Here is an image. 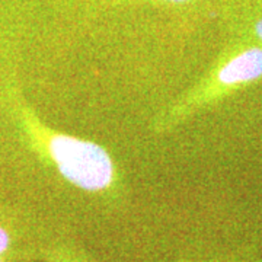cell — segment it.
Masks as SVG:
<instances>
[{"mask_svg":"<svg viewBox=\"0 0 262 262\" xmlns=\"http://www.w3.org/2000/svg\"><path fill=\"white\" fill-rule=\"evenodd\" d=\"M24 122L32 141L70 184L89 192L105 191L113 185L115 166L99 144L50 130L28 113H24Z\"/></svg>","mask_w":262,"mask_h":262,"instance_id":"obj_1","label":"cell"},{"mask_svg":"<svg viewBox=\"0 0 262 262\" xmlns=\"http://www.w3.org/2000/svg\"><path fill=\"white\" fill-rule=\"evenodd\" d=\"M262 77V48H246L220 67L217 80L220 84L233 86L253 82Z\"/></svg>","mask_w":262,"mask_h":262,"instance_id":"obj_2","label":"cell"},{"mask_svg":"<svg viewBox=\"0 0 262 262\" xmlns=\"http://www.w3.org/2000/svg\"><path fill=\"white\" fill-rule=\"evenodd\" d=\"M18 232L9 217L0 214V262H22L18 252Z\"/></svg>","mask_w":262,"mask_h":262,"instance_id":"obj_3","label":"cell"},{"mask_svg":"<svg viewBox=\"0 0 262 262\" xmlns=\"http://www.w3.org/2000/svg\"><path fill=\"white\" fill-rule=\"evenodd\" d=\"M46 261L47 262H89L86 258L76 256L73 252H64L63 248L57 249H48L46 252Z\"/></svg>","mask_w":262,"mask_h":262,"instance_id":"obj_4","label":"cell"},{"mask_svg":"<svg viewBox=\"0 0 262 262\" xmlns=\"http://www.w3.org/2000/svg\"><path fill=\"white\" fill-rule=\"evenodd\" d=\"M255 32H256L258 38L262 41V19H259V20L256 22V25H255Z\"/></svg>","mask_w":262,"mask_h":262,"instance_id":"obj_5","label":"cell"},{"mask_svg":"<svg viewBox=\"0 0 262 262\" xmlns=\"http://www.w3.org/2000/svg\"><path fill=\"white\" fill-rule=\"evenodd\" d=\"M172 2H184V0H172Z\"/></svg>","mask_w":262,"mask_h":262,"instance_id":"obj_6","label":"cell"}]
</instances>
